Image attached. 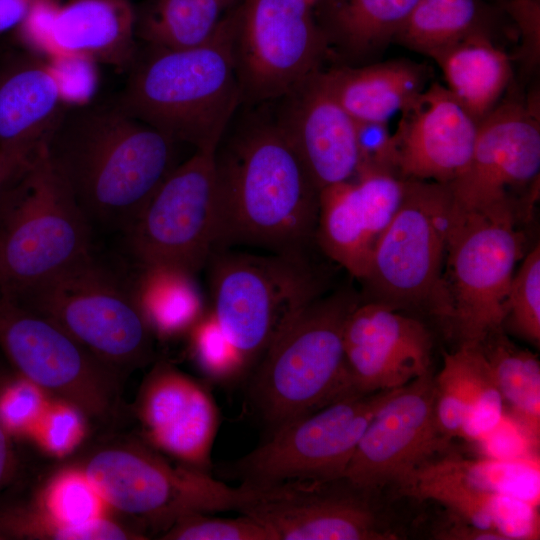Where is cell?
<instances>
[{
	"label": "cell",
	"instance_id": "36",
	"mask_svg": "<svg viewBox=\"0 0 540 540\" xmlns=\"http://www.w3.org/2000/svg\"><path fill=\"white\" fill-rule=\"evenodd\" d=\"M435 418L440 432L452 439L460 437L470 399L467 348L464 343L443 354V365L434 377Z\"/></svg>",
	"mask_w": 540,
	"mask_h": 540
},
{
	"label": "cell",
	"instance_id": "18",
	"mask_svg": "<svg viewBox=\"0 0 540 540\" xmlns=\"http://www.w3.org/2000/svg\"><path fill=\"white\" fill-rule=\"evenodd\" d=\"M343 345L352 394L397 389L430 372L428 328L378 302L361 301L351 311Z\"/></svg>",
	"mask_w": 540,
	"mask_h": 540
},
{
	"label": "cell",
	"instance_id": "11",
	"mask_svg": "<svg viewBox=\"0 0 540 540\" xmlns=\"http://www.w3.org/2000/svg\"><path fill=\"white\" fill-rule=\"evenodd\" d=\"M109 506L168 529L193 513L240 512L256 489L230 487L210 473L172 466L139 446L108 447L82 468Z\"/></svg>",
	"mask_w": 540,
	"mask_h": 540
},
{
	"label": "cell",
	"instance_id": "19",
	"mask_svg": "<svg viewBox=\"0 0 540 540\" xmlns=\"http://www.w3.org/2000/svg\"><path fill=\"white\" fill-rule=\"evenodd\" d=\"M404 184L393 172L367 170L319 193L314 241L359 281L400 206Z\"/></svg>",
	"mask_w": 540,
	"mask_h": 540
},
{
	"label": "cell",
	"instance_id": "15",
	"mask_svg": "<svg viewBox=\"0 0 540 540\" xmlns=\"http://www.w3.org/2000/svg\"><path fill=\"white\" fill-rule=\"evenodd\" d=\"M241 511L275 540H395L400 534L383 518L376 494L345 479L289 481L256 488Z\"/></svg>",
	"mask_w": 540,
	"mask_h": 540
},
{
	"label": "cell",
	"instance_id": "7",
	"mask_svg": "<svg viewBox=\"0 0 540 540\" xmlns=\"http://www.w3.org/2000/svg\"><path fill=\"white\" fill-rule=\"evenodd\" d=\"M519 206L455 213L442 274V320L461 343L502 328L504 303L524 254Z\"/></svg>",
	"mask_w": 540,
	"mask_h": 540
},
{
	"label": "cell",
	"instance_id": "16",
	"mask_svg": "<svg viewBox=\"0 0 540 540\" xmlns=\"http://www.w3.org/2000/svg\"><path fill=\"white\" fill-rule=\"evenodd\" d=\"M450 439L435 418L431 372L397 389L374 415L344 472L343 479L376 494L443 454Z\"/></svg>",
	"mask_w": 540,
	"mask_h": 540
},
{
	"label": "cell",
	"instance_id": "17",
	"mask_svg": "<svg viewBox=\"0 0 540 540\" xmlns=\"http://www.w3.org/2000/svg\"><path fill=\"white\" fill-rule=\"evenodd\" d=\"M540 127L530 108L516 100L495 106L478 122L465 169L447 184L453 212L515 204L514 193L538 180Z\"/></svg>",
	"mask_w": 540,
	"mask_h": 540
},
{
	"label": "cell",
	"instance_id": "25",
	"mask_svg": "<svg viewBox=\"0 0 540 540\" xmlns=\"http://www.w3.org/2000/svg\"><path fill=\"white\" fill-rule=\"evenodd\" d=\"M324 85L357 122H381L402 111L422 90V67L391 61L319 73Z\"/></svg>",
	"mask_w": 540,
	"mask_h": 540
},
{
	"label": "cell",
	"instance_id": "37",
	"mask_svg": "<svg viewBox=\"0 0 540 540\" xmlns=\"http://www.w3.org/2000/svg\"><path fill=\"white\" fill-rule=\"evenodd\" d=\"M188 334L194 360L212 379L230 381L248 369L242 354L225 335L211 309L204 312Z\"/></svg>",
	"mask_w": 540,
	"mask_h": 540
},
{
	"label": "cell",
	"instance_id": "5",
	"mask_svg": "<svg viewBox=\"0 0 540 540\" xmlns=\"http://www.w3.org/2000/svg\"><path fill=\"white\" fill-rule=\"evenodd\" d=\"M361 302L350 288L320 296L275 338L255 371L250 398L271 430L350 392L343 334Z\"/></svg>",
	"mask_w": 540,
	"mask_h": 540
},
{
	"label": "cell",
	"instance_id": "45",
	"mask_svg": "<svg viewBox=\"0 0 540 540\" xmlns=\"http://www.w3.org/2000/svg\"><path fill=\"white\" fill-rule=\"evenodd\" d=\"M51 537L66 540H118L134 538L128 531L106 517L80 526L54 531Z\"/></svg>",
	"mask_w": 540,
	"mask_h": 540
},
{
	"label": "cell",
	"instance_id": "24",
	"mask_svg": "<svg viewBox=\"0 0 540 540\" xmlns=\"http://www.w3.org/2000/svg\"><path fill=\"white\" fill-rule=\"evenodd\" d=\"M51 35L53 58L78 55L117 69H130L139 55L135 6L130 0L60 3Z\"/></svg>",
	"mask_w": 540,
	"mask_h": 540
},
{
	"label": "cell",
	"instance_id": "9",
	"mask_svg": "<svg viewBox=\"0 0 540 540\" xmlns=\"http://www.w3.org/2000/svg\"><path fill=\"white\" fill-rule=\"evenodd\" d=\"M13 302L59 325L113 369L140 366L152 356V332L131 287L92 254Z\"/></svg>",
	"mask_w": 540,
	"mask_h": 540
},
{
	"label": "cell",
	"instance_id": "13",
	"mask_svg": "<svg viewBox=\"0 0 540 540\" xmlns=\"http://www.w3.org/2000/svg\"><path fill=\"white\" fill-rule=\"evenodd\" d=\"M212 149H196L157 188L125 231L140 265L163 264L196 275L216 245Z\"/></svg>",
	"mask_w": 540,
	"mask_h": 540
},
{
	"label": "cell",
	"instance_id": "4",
	"mask_svg": "<svg viewBox=\"0 0 540 540\" xmlns=\"http://www.w3.org/2000/svg\"><path fill=\"white\" fill-rule=\"evenodd\" d=\"M91 230L46 144L2 188L0 294L14 301L92 254Z\"/></svg>",
	"mask_w": 540,
	"mask_h": 540
},
{
	"label": "cell",
	"instance_id": "39",
	"mask_svg": "<svg viewBox=\"0 0 540 540\" xmlns=\"http://www.w3.org/2000/svg\"><path fill=\"white\" fill-rule=\"evenodd\" d=\"M49 401L47 392L19 375L0 388V422L10 436L29 437Z\"/></svg>",
	"mask_w": 540,
	"mask_h": 540
},
{
	"label": "cell",
	"instance_id": "48",
	"mask_svg": "<svg viewBox=\"0 0 540 540\" xmlns=\"http://www.w3.org/2000/svg\"><path fill=\"white\" fill-rule=\"evenodd\" d=\"M10 438L11 436L0 422V488L3 487L12 470L13 457Z\"/></svg>",
	"mask_w": 540,
	"mask_h": 540
},
{
	"label": "cell",
	"instance_id": "8",
	"mask_svg": "<svg viewBox=\"0 0 540 540\" xmlns=\"http://www.w3.org/2000/svg\"><path fill=\"white\" fill-rule=\"evenodd\" d=\"M453 220L447 184L405 179L400 206L360 280L364 300L443 317L442 274Z\"/></svg>",
	"mask_w": 540,
	"mask_h": 540
},
{
	"label": "cell",
	"instance_id": "50",
	"mask_svg": "<svg viewBox=\"0 0 540 540\" xmlns=\"http://www.w3.org/2000/svg\"><path fill=\"white\" fill-rule=\"evenodd\" d=\"M311 6H315L317 3H319L321 0H307Z\"/></svg>",
	"mask_w": 540,
	"mask_h": 540
},
{
	"label": "cell",
	"instance_id": "26",
	"mask_svg": "<svg viewBox=\"0 0 540 540\" xmlns=\"http://www.w3.org/2000/svg\"><path fill=\"white\" fill-rule=\"evenodd\" d=\"M432 57L443 72L446 88L477 122L496 106L511 77L509 58L482 31Z\"/></svg>",
	"mask_w": 540,
	"mask_h": 540
},
{
	"label": "cell",
	"instance_id": "43",
	"mask_svg": "<svg viewBox=\"0 0 540 540\" xmlns=\"http://www.w3.org/2000/svg\"><path fill=\"white\" fill-rule=\"evenodd\" d=\"M59 0H33L26 15L14 29L18 41L28 52L47 60L55 56L52 43V22Z\"/></svg>",
	"mask_w": 540,
	"mask_h": 540
},
{
	"label": "cell",
	"instance_id": "33",
	"mask_svg": "<svg viewBox=\"0 0 540 540\" xmlns=\"http://www.w3.org/2000/svg\"><path fill=\"white\" fill-rule=\"evenodd\" d=\"M48 535L105 517L109 506L83 469H68L48 484L41 500Z\"/></svg>",
	"mask_w": 540,
	"mask_h": 540
},
{
	"label": "cell",
	"instance_id": "14",
	"mask_svg": "<svg viewBox=\"0 0 540 540\" xmlns=\"http://www.w3.org/2000/svg\"><path fill=\"white\" fill-rule=\"evenodd\" d=\"M0 347L19 375L84 414L108 416L113 368L50 319L0 294Z\"/></svg>",
	"mask_w": 540,
	"mask_h": 540
},
{
	"label": "cell",
	"instance_id": "29",
	"mask_svg": "<svg viewBox=\"0 0 540 540\" xmlns=\"http://www.w3.org/2000/svg\"><path fill=\"white\" fill-rule=\"evenodd\" d=\"M508 412L540 443V361L535 353L510 341L503 328L477 343Z\"/></svg>",
	"mask_w": 540,
	"mask_h": 540
},
{
	"label": "cell",
	"instance_id": "2",
	"mask_svg": "<svg viewBox=\"0 0 540 540\" xmlns=\"http://www.w3.org/2000/svg\"><path fill=\"white\" fill-rule=\"evenodd\" d=\"M179 143L114 105L69 107L50 161L90 221L123 230L179 164Z\"/></svg>",
	"mask_w": 540,
	"mask_h": 540
},
{
	"label": "cell",
	"instance_id": "27",
	"mask_svg": "<svg viewBox=\"0 0 540 540\" xmlns=\"http://www.w3.org/2000/svg\"><path fill=\"white\" fill-rule=\"evenodd\" d=\"M242 0H144L135 6V34L150 48L187 49L205 44Z\"/></svg>",
	"mask_w": 540,
	"mask_h": 540
},
{
	"label": "cell",
	"instance_id": "6",
	"mask_svg": "<svg viewBox=\"0 0 540 540\" xmlns=\"http://www.w3.org/2000/svg\"><path fill=\"white\" fill-rule=\"evenodd\" d=\"M306 254L222 249L210 256L211 310L248 368L324 292V278Z\"/></svg>",
	"mask_w": 540,
	"mask_h": 540
},
{
	"label": "cell",
	"instance_id": "44",
	"mask_svg": "<svg viewBox=\"0 0 540 540\" xmlns=\"http://www.w3.org/2000/svg\"><path fill=\"white\" fill-rule=\"evenodd\" d=\"M356 139L359 155L358 173L384 170L397 174L392 134L386 123L356 121Z\"/></svg>",
	"mask_w": 540,
	"mask_h": 540
},
{
	"label": "cell",
	"instance_id": "21",
	"mask_svg": "<svg viewBox=\"0 0 540 540\" xmlns=\"http://www.w3.org/2000/svg\"><path fill=\"white\" fill-rule=\"evenodd\" d=\"M138 414L155 447L183 465L209 473L219 412L202 384L160 362L143 385Z\"/></svg>",
	"mask_w": 540,
	"mask_h": 540
},
{
	"label": "cell",
	"instance_id": "31",
	"mask_svg": "<svg viewBox=\"0 0 540 540\" xmlns=\"http://www.w3.org/2000/svg\"><path fill=\"white\" fill-rule=\"evenodd\" d=\"M478 20L477 0H419L395 37L432 57L480 31Z\"/></svg>",
	"mask_w": 540,
	"mask_h": 540
},
{
	"label": "cell",
	"instance_id": "20",
	"mask_svg": "<svg viewBox=\"0 0 540 540\" xmlns=\"http://www.w3.org/2000/svg\"><path fill=\"white\" fill-rule=\"evenodd\" d=\"M392 135L396 173L404 179L449 184L467 166L478 122L438 83L402 111Z\"/></svg>",
	"mask_w": 540,
	"mask_h": 540
},
{
	"label": "cell",
	"instance_id": "35",
	"mask_svg": "<svg viewBox=\"0 0 540 540\" xmlns=\"http://www.w3.org/2000/svg\"><path fill=\"white\" fill-rule=\"evenodd\" d=\"M464 344L467 348L470 399L460 437L477 442L499 423L506 409L479 345Z\"/></svg>",
	"mask_w": 540,
	"mask_h": 540
},
{
	"label": "cell",
	"instance_id": "12",
	"mask_svg": "<svg viewBox=\"0 0 540 540\" xmlns=\"http://www.w3.org/2000/svg\"><path fill=\"white\" fill-rule=\"evenodd\" d=\"M326 48L307 0H242L235 35L242 103L282 99L320 72Z\"/></svg>",
	"mask_w": 540,
	"mask_h": 540
},
{
	"label": "cell",
	"instance_id": "49",
	"mask_svg": "<svg viewBox=\"0 0 540 540\" xmlns=\"http://www.w3.org/2000/svg\"><path fill=\"white\" fill-rule=\"evenodd\" d=\"M2 188H3V178H2L1 168H0V196H1Z\"/></svg>",
	"mask_w": 540,
	"mask_h": 540
},
{
	"label": "cell",
	"instance_id": "30",
	"mask_svg": "<svg viewBox=\"0 0 540 540\" xmlns=\"http://www.w3.org/2000/svg\"><path fill=\"white\" fill-rule=\"evenodd\" d=\"M419 0H340L329 11L331 30L349 53L362 55L395 37Z\"/></svg>",
	"mask_w": 540,
	"mask_h": 540
},
{
	"label": "cell",
	"instance_id": "3",
	"mask_svg": "<svg viewBox=\"0 0 540 540\" xmlns=\"http://www.w3.org/2000/svg\"><path fill=\"white\" fill-rule=\"evenodd\" d=\"M239 6L203 45L148 47L139 54L117 104L178 143L215 150L242 103L235 57Z\"/></svg>",
	"mask_w": 540,
	"mask_h": 540
},
{
	"label": "cell",
	"instance_id": "1",
	"mask_svg": "<svg viewBox=\"0 0 540 540\" xmlns=\"http://www.w3.org/2000/svg\"><path fill=\"white\" fill-rule=\"evenodd\" d=\"M214 167L215 251L247 245L307 252L320 191L274 118L251 120L221 139Z\"/></svg>",
	"mask_w": 540,
	"mask_h": 540
},
{
	"label": "cell",
	"instance_id": "10",
	"mask_svg": "<svg viewBox=\"0 0 540 540\" xmlns=\"http://www.w3.org/2000/svg\"><path fill=\"white\" fill-rule=\"evenodd\" d=\"M397 389L349 395L291 419L229 473L252 488L341 479L370 421Z\"/></svg>",
	"mask_w": 540,
	"mask_h": 540
},
{
	"label": "cell",
	"instance_id": "34",
	"mask_svg": "<svg viewBox=\"0 0 540 540\" xmlns=\"http://www.w3.org/2000/svg\"><path fill=\"white\" fill-rule=\"evenodd\" d=\"M503 330L540 346V246L529 251L512 278L505 303Z\"/></svg>",
	"mask_w": 540,
	"mask_h": 540
},
{
	"label": "cell",
	"instance_id": "32",
	"mask_svg": "<svg viewBox=\"0 0 540 540\" xmlns=\"http://www.w3.org/2000/svg\"><path fill=\"white\" fill-rule=\"evenodd\" d=\"M442 463L470 487L516 497L539 506L540 457L502 460L441 455Z\"/></svg>",
	"mask_w": 540,
	"mask_h": 540
},
{
	"label": "cell",
	"instance_id": "22",
	"mask_svg": "<svg viewBox=\"0 0 540 540\" xmlns=\"http://www.w3.org/2000/svg\"><path fill=\"white\" fill-rule=\"evenodd\" d=\"M67 108L47 59L28 52L0 62L3 185L47 144Z\"/></svg>",
	"mask_w": 540,
	"mask_h": 540
},
{
	"label": "cell",
	"instance_id": "46",
	"mask_svg": "<svg viewBox=\"0 0 540 540\" xmlns=\"http://www.w3.org/2000/svg\"><path fill=\"white\" fill-rule=\"evenodd\" d=\"M448 518L449 520H445L435 528L434 538L441 540H504L497 532L476 527L450 512Z\"/></svg>",
	"mask_w": 540,
	"mask_h": 540
},
{
	"label": "cell",
	"instance_id": "41",
	"mask_svg": "<svg viewBox=\"0 0 540 540\" xmlns=\"http://www.w3.org/2000/svg\"><path fill=\"white\" fill-rule=\"evenodd\" d=\"M482 457L519 460L539 457V444L505 411L499 423L478 440Z\"/></svg>",
	"mask_w": 540,
	"mask_h": 540
},
{
	"label": "cell",
	"instance_id": "47",
	"mask_svg": "<svg viewBox=\"0 0 540 540\" xmlns=\"http://www.w3.org/2000/svg\"><path fill=\"white\" fill-rule=\"evenodd\" d=\"M33 0H0V34L15 29Z\"/></svg>",
	"mask_w": 540,
	"mask_h": 540
},
{
	"label": "cell",
	"instance_id": "28",
	"mask_svg": "<svg viewBox=\"0 0 540 540\" xmlns=\"http://www.w3.org/2000/svg\"><path fill=\"white\" fill-rule=\"evenodd\" d=\"M131 289L152 334L162 338L188 333L206 311L195 275L178 267L140 265Z\"/></svg>",
	"mask_w": 540,
	"mask_h": 540
},
{
	"label": "cell",
	"instance_id": "23",
	"mask_svg": "<svg viewBox=\"0 0 540 540\" xmlns=\"http://www.w3.org/2000/svg\"><path fill=\"white\" fill-rule=\"evenodd\" d=\"M320 72L283 97L274 118L319 191L359 170L356 121L322 82Z\"/></svg>",
	"mask_w": 540,
	"mask_h": 540
},
{
	"label": "cell",
	"instance_id": "40",
	"mask_svg": "<svg viewBox=\"0 0 540 540\" xmlns=\"http://www.w3.org/2000/svg\"><path fill=\"white\" fill-rule=\"evenodd\" d=\"M83 414L68 401H49L29 438L50 455L63 457L72 452L84 437Z\"/></svg>",
	"mask_w": 540,
	"mask_h": 540
},
{
	"label": "cell",
	"instance_id": "42",
	"mask_svg": "<svg viewBox=\"0 0 540 540\" xmlns=\"http://www.w3.org/2000/svg\"><path fill=\"white\" fill-rule=\"evenodd\" d=\"M68 107L88 104L97 86L95 62L78 55H64L48 60Z\"/></svg>",
	"mask_w": 540,
	"mask_h": 540
},
{
	"label": "cell",
	"instance_id": "38",
	"mask_svg": "<svg viewBox=\"0 0 540 540\" xmlns=\"http://www.w3.org/2000/svg\"><path fill=\"white\" fill-rule=\"evenodd\" d=\"M172 540H275L263 525L248 515L237 518L217 517L211 513L187 515L163 535Z\"/></svg>",
	"mask_w": 540,
	"mask_h": 540
}]
</instances>
